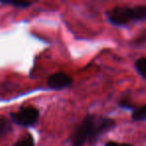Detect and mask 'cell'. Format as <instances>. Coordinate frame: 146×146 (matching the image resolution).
I'll return each mask as SVG.
<instances>
[{"mask_svg": "<svg viewBox=\"0 0 146 146\" xmlns=\"http://www.w3.org/2000/svg\"><path fill=\"white\" fill-rule=\"evenodd\" d=\"M115 126L114 119L88 114L71 135V141L73 146H84L86 141L93 145L102 134L110 131Z\"/></svg>", "mask_w": 146, "mask_h": 146, "instance_id": "1", "label": "cell"}, {"mask_svg": "<svg viewBox=\"0 0 146 146\" xmlns=\"http://www.w3.org/2000/svg\"><path fill=\"white\" fill-rule=\"evenodd\" d=\"M107 18L109 22L116 26H123L130 22L146 20V5L134 7L119 6L108 11Z\"/></svg>", "mask_w": 146, "mask_h": 146, "instance_id": "2", "label": "cell"}, {"mask_svg": "<svg viewBox=\"0 0 146 146\" xmlns=\"http://www.w3.org/2000/svg\"><path fill=\"white\" fill-rule=\"evenodd\" d=\"M39 117V111L37 108L33 106H26L22 107L17 112L10 113V118L14 123L17 125L29 127V126L34 125L37 122Z\"/></svg>", "mask_w": 146, "mask_h": 146, "instance_id": "3", "label": "cell"}, {"mask_svg": "<svg viewBox=\"0 0 146 146\" xmlns=\"http://www.w3.org/2000/svg\"><path fill=\"white\" fill-rule=\"evenodd\" d=\"M73 78L64 72H57L50 75L47 79V85L51 89H63L70 86Z\"/></svg>", "mask_w": 146, "mask_h": 146, "instance_id": "4", "label": "cell"}, {"mask_svg": "<svg viewBox=\"0 0 146 146\" xmlns=\"http://www.w3.org/2000/svg\"><path fill=\"white\" fill-rule=\"evenodd\" d=\"M12 130L11 123L7 118L0 117V140L5 138Z\"/></svg>", "mask_w": 146, "mask_h": 146, "instance_id": "5", "label": "cell"}, {"mask_svg": "<svg viewBox=\"0 0 146 146\" xmlns=\"http://www.w3.org/2000/svg\"><path fill=\"white\" fill-rule=\"evenodd\" d=\"M131 117L134 121H146V105L134 109Z\"/></svg>", "mask_w": 146, "mask_h": 146, "instance_id": "6", "label": "cell"}, {"mask_svg": "<svg viewBox=\"0 0 146 146\" xmlns=\"http://www.w3.org/2000/svg\"><path fill=\"white\" fill-rule=\"evenodd\" d=\"M134 66H135L136 70H137V72L139 73L140 75H141L142 77L146 78V58L145 57H141V58L137 59V60L135 61Z\"/></svg>", "mask_w": 146, "mask_h": 146, "instance_id": "7", "label": "cell"}, {"mask_svg": "<svg viewBox=\"0 0 146 146\" xmlns=\"http://www.w3.org/2000/svg\"><path fill=\"white\" fill-rule=\"evenodd\" d=\"M13 146H35L34 139H33L31 134H26V136L18 140L16 143H14Z\"/></svg>", "mask_w": 146, "mask_h": 146, "instance_id": "8", "label": "cell"}, {"mask_svg": "<svg viewBox=\"0 0 146 146\" xmlns=\"http://www.w3.org/2000/svg\"><path fill=\"white\" fill-rule=\"evenodd\" d=\"M0 3L2 4H6V5H12V6L15 7H19V8H27V7L30 6L32 3L31 2H24V1H21V2H18V1H9V0H0Z\"/></svg>", "mask_w": 146, "mask_h": 146, "instance_id": "9", "label": "cell"}, {"mask_svg": "<svg viewBox=\"0 0 146 146\" xmlns=\"http://www.w3.org/2000/svg\"><path fill=\"white\" fill-rule=\"evenodd\" d=\"M105 146H133L131 144H126V143H117L114 141H108L106 142Z\"/></svg>", "mask_w": 146, "mask_h": 146, "instance_id": "10", "label": "cell"}, {"mask_svg": "<svg viewBox=\"0 0 146 146\" xmlns=\"http://www.w3.org/2000/svg\"><path fill=\"white\" fill-rule=\"evenodd\" d=\"M144 41H146V31L143 33L142 35H140L139 37H138L137 39H136V41L135 42L136 43H138V44H141L142 42H144Z\"/></svg>", "mask_w": 146, "mask_h": 146, "instance_id": "11", "label": "cell"}]
</instances>
